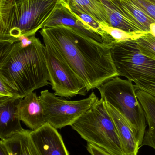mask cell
<instances>
[{"instance_id": "ba28073f", "label": "cell", "mask_w": 155, "mask_h": 155, "mask_svg": "<svg viewBox=\"0 0 155 155\" xmlns=\"http://www.w3.org/2000/svg\"><path fill=\"white\" fill-rule=\"evenodd\" d=\"M46 48V60L49 80L56 96L72 97L86 95L85 84L47 40L43 39Z\"/></svg>"}, {"instance_id": "9a60e30c", "label": "cell", "mask_w": 155, "mask_h": 155, "mask_svg": "<svg viewBox=\"0 0 155 155\" xmlns=\"http://www.w3.org/2000/svg\"><path fill=\"white\" fill-rule=\"evenodd\" d=\"M136 92L149 127L146 131L142 146H147L155 150V97L137 87Z\"/></svg>"}, {"instance_id": "30bf717a", "label": "cell", "mask_w": 155, "mask_h": 155, "mask_svg": "<svg viewBox=\"0 0 155 155\" xmlns=\"http://www.w3.org/2000/svg\"><path fill=\"white\" fill-rule=\"evenodd\" d=\"M23 98L0 97V139L5 140L23 130L19 106Z\"/></svg>"}, {"instance_id": "603a6c76", "label": "cell", "mask_w": 155, "mask_h": 155, "mask_svg": "<svg viewBox=\"0 0 155 155\" xmlns=\"http://www.w3.org/2000/svg\"><path fill=\"white\" fill-rule=\"evenodd\" d=\"M87 151L91 155H114L91 144H87Z\"/></svg>"}, {"instance_id": "2e32d148", "label": "cell", "mask_w": 155, "mask_h": 155, "mask_svg": "<svg viewBox=\"0 0 155 155\" xmlns=\"http://www.w3.org/2000/svg\"><path fill=\"white\" fill-rule=\"evenodd\" d=\"M31 130L24 129L2 141L10 155H39L31 137Z\"/></svg>"}, {"instance_id": "7a4b0ae2", "label": "cell", "mask_w": 155, "mask_h": 155, "mask_svg": "<svg viewBox=\"0 0 155 155\" xmlns=\"http://www.w3.org/2000/svg\"><path fill=\"white\" fill-rule=\"evenodd\" d=\"M22 47L20 41L0 44V77L24 98L36 89L50 84L46 48L35 36Z\"/></svg>"}, {"instance_id": "44dd1931", "label": "cell", "mask_w": 155, "mask_h": 155, "mask_svg": "<svg viewBox=\"0 0 155 155\" xmlns=\"http://www.w3.org/2000/svg\"><path fill=\"white\" fill-rule=\"evenodd\" d=\"M134 82L136 87L155 97V80L141 79L136 80Z\"/></svg>"}, {"instance_id": "cb8c5ba5", "label": "cell", "mask_w": 155, "mask_h": 155, "mask_svg": "<svg viewBox=\"0 0 155 155\" xmlns=\"http://www.w3.org/2000/svg\"><path fill=\"white\" fill-rule=\"evenodd\" d=\"M0 155H10L2 141H0Z\"/></svg>"}, {"instance_id": "d4e9b609", "label": "cell", "mask_w": 155, "mask_h": 155, "mask_svg": "<svg viewBox=\"0 0 155 155\" xmlns=\"http://www.w3.org/2000/svg\"><path fill=\"white\" fill-rule=\"evenodd\" d=\"M150 33L155 37V22L153 23L150 25Z\"/></svg>"}, {"instance_id": "e0dca14e", "label": "cell", "mask_w": 155, "mask_h": 155, "mask_svg": "<svg viewBox=\"0 0 155 155\" xmlns=\"http://www.w3.org/2000/svg\"><path fill=\"white\" fill-rule=\"evenodd\" d=\"M61 2L70 9L89 14L101 24L108 25L106 13L100 0H61Z\"/></svg>"}, {"instance_id": "d6986e66", "label": "cell", "mask_w": 155, "mask_h": 155, "mask_svg": "<svg viewBox=\"0 0 155 155\" xmlns=\"http://www.w3.org/2000/svg\"><path fill=\"white\" fill-rule=\"evenodd\" d=\"M135 41L141 52L155 61V37L147 33Z\"/></svg>"}, {"instance_id": "ffe728a7", "label": "cell", "mask_w": 155, "mask_h": 155, "mask_svg": "<svg viewBox=\"0 0 155 155\" xmlns=\"http://www.w3.org/2000/svg\"><path fill=\"white\" fill-rule=\"evenodd\" d=\"M142 12L155 22V0H131Z\"/></svg>"}, {"instance_id": "4fadbf2b", "label": "cell", "mask_w": 155, "mask_h": 155, "mask_svg": "<svg viewBox=\"0 0 155 155\" xmlns=\"http://www.w3.org/2000/svg\"><path fill=\"white\" fill-rule=\"evenodd\" d=\"M20 120L32 131L46 124V118L39 96L33 92L22 99L19 106Z\"/></svg>"}, {"instance_id": "8fae6325", "label": "cell", "mask_w": 155, "mask_h": 155, "mask_svg": "<svg viewBox=\"0 0 155 155\" xmlns=\"http://www.w3.org/2000/svg\"><path fill=\"white\" fill-rule=\"evenodd\" d=\"M58 25L68 26L86 37L98 41L107 43L101 35L95 32L73 14L69 8L62 2L57 5L54 12L44 27Z\"/></svg>"}, {"instance_id": "5bb4252c", "label": "cell", "mask_w": 155, "mask_h": 155, "mask_svg": "<svg viewBox=\"0 0 155 155\" xmlns=\"http://www.w3.org/2000/svg\"><path fill=\"white\" fill-rule=\"evenodd\" d=\"M107 17L108 25L128 32H144L136 24L120 0H100Z\"/></svg>"}, {"instance_id": "7402d4cb", "label": "cell", "mask_w": 155, "mask_h": 155, "mask_svg": "<svg viewBox=\"0 0 155 155\" xmlns=\"http://www.w3.org/2000/svg\"><path fill=\"white\" fill-rule=\"evenodd\" d=\"M0 97H19L17 91L3 78L0 77Z\"/></svg>"}, {"instance_id": "7c38bea8", "label": "cell", "mask_w": 155, "mask_h": 155, "mask_svg": "<svg viewBox=\"0 0 155 155\" xmlns=\"http://www.w3.org/2000/svg\"><path fill=\"white\" fill-rule=\"evenodd\" d=\"M104 103L115 125L123 155H137L140 147L127 120L115 107L107 102Z\"/></svg>"}, {"instance_id": "277c9868", "label": "cell", "mask_w": 155, "mask_h": 155, "mask_svg": "<svg viewBox=\"0 0 155 155\" xmlns=\"http://www.w3.org/2000/svg\"><path fill=\"white\" fill-rule=\"evenodd\" d=\"M97 89L101 99L115 107L125 117L141 147L146 132V119L136 94L135 84L129 79L117 76Z\"/></svg>"}, {"instance_id": "ac0fdd59", "label": "cell", "mask_w": 155, "mask_h": 155, "mask_svg": "<svg viewBox=\"0 0 155 155\" xmlns=\"http://www.w3.org/2000/svg\"><path fill=\"white\" fill-rule=\"evenodd\" d=\"M103 31L109 35L116 42L135 41L146 34V32H128L118 28H114L107 25L102 24Z\"/></svg>"}, {"instance_id": "8992f818", "label": "cell", "mask_w": 155, "mask_h": 155, "mask_svg": "<svg viewBox=\"0 0 155 155\" xmlns=\"http://www.w3.org/2000/svg\"><path fill=\"white\" fill-rule=\"evenodd\" d=\"M39 97L47 124L56 129L71 126L99 99L93 92L87 98L68 101L47 89L41 91Z\"/></svg>"}, {"instance_id": "6da1fadb", "label": "cell", "mask_w": 155, "mask_h": 155, "mask_svg": "<svg viewBox=\"0 0 155 155\" xmlns=\"http://www.w3.org/2000/svg\"><path fill=\"white\" fill-rule=\"evenodd\" d=\"M83 81L87 91L119 76L113 61V44L98 41L71 27L58 25L40 31Z\"/></svg>"}, {"instance_id": "3957f363", "label": "cell", "mask_w": 155, "mask_h": 155, "mask_svg": "<svg viewBox=\"0 0 155 155\" xmlns=\"http://www.w3.org/2000/svg\"><path fill=\"white\" fill-rule=\"evenodd\" d=\"M61 0H0V44H12L21 36H35Z\"/></svg>"}, {"instance_id": "5b68a950", "label": "cell", "mask_w": 155, "mask_h": 155, "mask_svg": "<svg viewBox=\"0 0 155 155\" xmlns=\"http://www.w3.org/2000/svg\"><path fill=\"white\" fill-rule=\"evenodd\" d=\"M71 126L88 143L113 155H124L115 125L101 98Z\"/></svg>"}, {"instance_id": "52a82bcc", "label": "cell", "mask_w": 155, "mask_h": 155, "mask_svg": "<svg viewBox=\"0 0 155 155\" xmlns=\"http://www.w3.org/2000/svg\"><path fill=\"white\" fill-rule=\"evenodd\" d=\"M111 52L119 76L133 82L155 80V61L141 52L135 41L114 43Z\"/></svg>"}, {"instance_id": "9c48e42d", "label": "cell", "mask_w": 155, "mask_h": 155, "mask_svg": "<svg viewBox=\"0 0 155 155\" xmlns=\"http://www.w3.org/2000/svg\"><path fill=\"white\" fill-rule=\"evenodd\" d=\"M57 129L46 124L31 132V137L39 155H69Z\"/></svg>"}]
</instances>
